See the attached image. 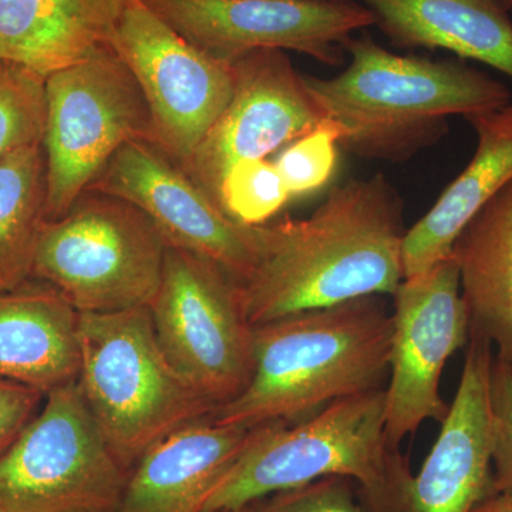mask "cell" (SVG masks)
<instances>
[{"label": "cell", "instance_id": "cell-1", "mask_svg": "<svg viewBox=\"0 0 512 512\" xmlns=\"http://www.w3.org/2000/svg\"><path fill=\"white\" fill-rule=\"evenodd\" d=\"M254 227V266L238 284L252 328L366 296H393L404 281L403 201L382 174L336 185L306 220Z\"/></svg>", "mask_w": 512, "mask_h": 512}, {"label": "cell", "instance_id": "cell-2", "mask_svg": "<svg viewBox=\"0 0 512 512\" xmlns=\"http://www.w3.org/2000/svg\"><path fill=\"white\" fill-rule=\"evenodd\" d=\"M338 76H305L339 146L367 160L402 163L446 136L450 116L501 109L512 94L466 60L399 55L369 35L346 43Z\"/></svg>", "mask_w": 512, "mask_h": 512}, {"label": "cell", "instance_id": "cell-3", "mask_svg": "<svg viewBox=\"0 0 512 512\" xmlns=\"http://www.w3.org/2000/svg\"><path fill=\"white\" fill-rule=\"evenodd\" d=\"M392 335V313L377 295L255 326L251 379L210 417L247 430L289 424L336 400L382 389Z\"/></svg>", "mask_w": 512, "mask_h": 512}, {"label": "cell", "instance_id": "cell-4", "mask_svg": "<svg viewBox=\"0 0 512 512\" xmlns=\"http://www.w3.org/2000/svg\"><path fill=\"white\" fill-rule=\"evenodd\" d=\"M386 390L345 397L296 424L256 427L202 512H232L320 478H355L377 512L392 511L397 451L387 446Z\"/></svg>", "mask_w": 512, "mask_h": 512}, {"label": "cell", "instance_id": "cell-5", "mask_svg": "<svg viewBox=\"0 0 512 512\" xmlns=\"http://www.w3.org/2000/svg\"><path fill=\"white\" fill-rule=\"evenodd\" d=\"M79 355L84 402L128 471L165 436L215 410L168 362L147 306L79 313Z\"/></svg>", "mask_w": 512, "mask_h": 512}, {"label": "cell", "instance_id": "cell-6", "mask_svg": "<svg viewBox=\"0 0 512 512\" xmlns=\"http://www.w3.org/2000/svg\"><path fill=\"white\" fill-rule=\"evenodd\" d=\"M165 249L136 205L84 191L63 217L43 224L30 281L55 289L79 313L150 308Z\"/></svg>", "mask_w": 512, "mask_h": 512}, {"label": "cell", "instance_id": "cell-7", "mask_svg": "<svg viewBox=\"0 0 512 512\" xmlns=\"http://www.w3.org/2000/svg\"><path fill=\"white\" fill-rule=\"evenodd\" d=\"M130 141L157 146L146 96L113 47L46 77V222L59 220ZM158 147V146H157Z\"/></svg>", "mask_w": 512, "mask_h": 512}, {"label": "cell", "instance_id": "cell-8", "mask_svg": "<svg viewBox=\"0 0 512 512\" xmlns=\"http://www.w3.org/2000/svg\"><path fill=\"white\" fill-rule=\"evenodd\" d=\"M128 476L73 382L0 453V512H117Z\"/></svg>", "mask_w": 512, "mask_h": 512}, {"label": "cell", "instance_id": "cell-9", "mask_svg": "<svg viewBox=\"0 0 512 512\" xmlns=\"http://www.w3.org/2000/svg\"><path fill=\"white\" fill-rule=\"evenodd\" d=\"M151 319L178 375L212 406L244 392L252 373V326L238 282L220 265L167 245Z\"/></svg>", "mask_w": 512, "mask_h": 512}, {"label": "cell", "instance_id": "cell-10", "mask_svg": "<svg viewBox=\"0 0 512 512\" xmlns=\"http://www.w3.org/2000/svg\"><path fill=\"white\" fill-rule=\"evenodd\" d=\"M109 45L146 96L157 146L185 168L231 100V63L192 46L143 0H130Z\"/></svg>", "mask_w": 512, "mask_h": 512}, {"label": "cell", "instance_id": "cell-11", "mask_svg": "<svg viewBox=\"0 0 512 512\" xmlns=\"http://www.w3.org/2000/svg\"><path fill=\"white\" fill-rule=\"evenodd\" d=\"M192 46L232 63L261 49L292 50L328 66L345 62L346 43L373 26L353 0H143Z\"/></svg>", "mask_w": 512, "mask_h": 512}, {"label": "cell", "instance_id": "cell-12", "mask_svg": "<svg viewBox=\"0 0 512 512\" xmlns=\"http://www.w3.org/2000/svg\"><path fill=\"white\" fill-rule=\"evenodd\" d=\"M390 382L386 390L387 446L397 451L427 420L441 423L448 407L440 394L441 372L470 338L453 255L414 278L393 295Z\"/></svg>", "mask_w": 512, "mask_h": 512}, {"label": "cell", "instance_id": "cell-13", "mask_svg": "<svg viewBox=\"0 0 512 512\" xmlns=\"http://www.w3.org/2000/svg\"><path fill=\"white\" fill-rule=\"evenodd\" d=\"M231 66L234 92L227 109L183 168L218 205L225 175L239 161L264 160L332 127L284 50H254Z\"/></svg>", "mask_w": 512, "mask_h": 512}, {"label": "cell", "instance_id": "cell-14", "mask_svg": "<svg viewBox=\"0 0 512 512\" xmlns=\"http://www.w3.org/2000/svg\"><path fill=\"white\" fill-rule=\"evenodd\" d=\"M86 191L136 205L167 245L220 265L242 282L255 262V227L232 220L160 147L130 141L111 156Z\"/></svg>", "mask_w": 512, "mask_h": 512}, {"label": "cell", "instance_id": "cell-15", "mask_svg": "<svg viewBox=\"0 0 512 512\" xmlns=\"http://www.w3.org/2000/svg\"><path fill=\"white\" fill-rule=\"evenodd\" d=\"M463 375L439 439L417 476L394 470V500L403 512H473L493 494L491 343L470 333Z\"/></svg>", "mask_w": 512, "mask_h": 512}, {"label": "cell", "instance_id": "cell-16", "mask_svg": "<svg viewBox=\"0 0 512 512\" xmlns=\"http://www.w3.org/2000/svg\"><path fill=\"white\" fill-rule=\"evenodd\" d=\"M252 433L210 416L174 430L130 471L117 512H202Z\"/></svg>", "mask_w": 512, "mask_h": 512}, {"label": "cell", "instance_id": "cell-17", "mask_svg": "<svg viewBox=\"0 0 512 512\" xmlns=\"http://www.w3.org/2000/svg\"><path fill=\"white\" fill-rule=\"evenodd\" d=\"M466 120L477 134L476 153L436 204L404 234V279L424 274L450 256L464 228L512 181V103Z\"/></svg>", "mask_w": 512, "mask_h": 512}, {"label": "cell", "instance_id": "cell-18", "mask_svg": "<svg viewBox=\"0 0 512 512\" xmlns=\"http://www.w3.org/2000/svg\"><path fill=\"white\" fill-rule=\"evenodd\" d=\"M392 45L447 50L512 79V16L503 0H353Z\"/></svg>", "mask_w": 512, "mask_h": 512}, {"label": "cell", "instance_id": "cell-19", "mask_svg": "<svg viewBox=\"0 0 512 512\" xmlns=\"http://www.w3.org/2000/svg\"><path fill=\"white\" fill-rule=\"evenodd\" d=\"M79 312L45 284L0 293V379L50 393L79 377Z\"/></svg>", "mask_w": 512, "mask_h": 512}, {"label": "cell", "instance_id": "cell-20", "mask_svg": "<svg viewBox=\"0 0 512 512\" xmlns=\"http://www.w3.org/2000/svg\"><path fill=\"white\" fill-rule=\"evenodd\" d=\"M130 0H0V59L50 73L109 45Z\"/></svg>", "mask_w": 512, "mask_h": 512}, {"label": "cell", "instance_id": "cell-21", "mask_svg": "<svg viewBox=\"0 0 512 512\" xmlns=\"http://www.w3.org/2000/svg\"><path fill=\"white\" fill-rule=\"evenodd\" d=\"M470 333L495 345L512 367V181L454 242Z\"/></svg>", "mask_w": 512, "mask_h": 512}, {"label": "cell", "instance_id": "cell-22", "mask_svg": "<svg viewBox=\"0 0 512 512\" xmlns=\"http://www.w3.org/2000/svg\"><path fill=\"white\" fill-rule=\"evenodd\" d=\"M43 144L0 158V293L32 278L37 241L46 222Z\"/></svg>", "mask_w": 512, "mask_h": 512}, {"label": "cell", "instance_id": "cell-23", "mask_svg": "<svg viewBox=\"0 0 512 512\" xmlns=\"http://www.w3.org/2000/svg\"><path fill=\"white\" fill-rule=\"evenodd\" d=\"M46 76L0 59V158L43 143Z\"/></svg>", "mask_w": 512, "mask_h": 512}, {"label": "cell", "instance_id": "cell-24", "mask_svg": "<svg viewBox=\"0 0 512 512\" xmlns=\"http://www.w3.org/2000/svg\"><path fill=\"white\" fill-rule=\"evenodd\" d=\"M291 200L278 167L268 158L239 161L221 185L222 210L249 227L271 221Z\"/></svg>", "mask_w": 512, "mask_h": 512}, {"label": "cell", "instance_id": "cell-25", "mask_svg": "<svg viewBox=\"0 0 512 512\" xmlns=\"http://www.w3.org/2000/svg\"><path fill=\"white\" fill-rule=\"evenodd\" d=\"M338 133L323 127L286 146L274 163L292 198L312 194L325 187L338 163Z\"/></svg>", "mask_w": 512, "mask_h": 512}, {"label": "cell", "instance_id": "cell-26", "mask_svg": "<svg viewBox=\"0 0 512 512\" xmlns=\"http://www.w3.org/2000/svg\"><path fill=\"white\" fill-rule=\"evenodd\" d=\"M490 402L493 416V494L512 497V367L500 357H495L491 366Z\"/></svg>", "mask_w": 512, "mask_h": 512}, {"label": "cell", "instance_id": "cell-27", "mask_svg": "<svg viewBox=\"0 0 512 512\" xmlns=\"http://www.w3.org/2000/svg\"><path fill=\"white\" fill-rule=\"evenodd\" d=\"M259 512H365L353 497L346 477H326L274 494Z\"/></svg>", "mask_w": 512, "mask_h": 512}, {"label": "cell", "instance_id": "cell-28", "mask_svg": "<svg viewBox=\"0 0 512 512\" xmlns=\"http://www.w3.org/2000/svg\"><path fill=\"white\" fill-rule=\"evenodd\" d=\"M46 394L26 384L0 379V453L25 429Z\"/></svg>", "mask_w": 512, "mask_h": 512}, {"label": "cell", "instance_id": "cell-29", "mask_svg": "<svg viewBox=\"0 0 512 512\" xmlns=\"http://www.w3.org/2000/svg\"><path fill=\"white\" fill-rule=\"evenodd\" d=\"M473 512H512V497L493 494L485 498Z\"/></svg>", "mask_w": 512, "mask_h": 512}, {"label": "cell", "instance_id": "cell-30", "mask_svg": "<svg viewBox=\"0 0 512 512\" xmlns=\"http://www.w3.org/2000/svg\"><path fill=\"white\" fill-rule=\"evenodd\" d=\"M232 512H259L258 508L251 507V505H248V507L241 508V510L232 511Z\"/></svg>", "mask_w": 512, "mask_h": 512}, {"label": "cell", "instance_id": "cell-31", "mask_svg": "<svg viewBox=\"0 0 512 512\" xmlns=\"http://www.w3.org/2000/svg\"><path fill=\"white\" fill-rule=\"evenodd\" d=\"M505 9L508 10V13L512 16V0H503Z\"/></svg>", "mask_w": 512, "mask_h": 512}]
</instances>
